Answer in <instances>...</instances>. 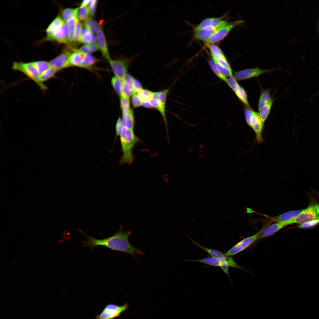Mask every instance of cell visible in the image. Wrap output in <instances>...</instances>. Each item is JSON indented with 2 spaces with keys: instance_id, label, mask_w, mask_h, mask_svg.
Here are the masks:
<instances>
[{
  "instance_id": "cell-1",
  "label": "cell",
  "mask_w": 319,
  "mask_h": 319,
  "mask_svg": "<svg viewBox=\"0 0 319 319\" xmlns=\"http://www.w3.org/2000/svg\"><path fill=\"white\" fill-rule=\"evenodd\" d=\"M123 227L121 226L119 230L113 235L101 239H97L81 232L86 237L85 241L81 242L83 247H88L92 250L96 247L102 246L112 250L126 253L132 256L139 263L136 258V254L141 255L145 253L139 248L133 246L129 241V237L131 234L129 230L125 232Z\"/></svg>"
},
{
  "instance_id": "cell-45",
  "label": "cell",
  "mask_w": 319,
  "mask_h": 319,
  "mask_svg": "<svg viewBox=\"0 0 319 319\" xmlns=\"http://www.w3.org/2000/svg\"><path fill=\"white\" fill-rule=\"evenodd\" d=\"M149 102L152 108L158 110L162 116V105L159 99L158 98H152Z\"/></svg>"
},
{
  "instance_id": "cell-53",
  "label": "cell",
  "mask_w": 319,
  "mask_h": 319,
  "mask_svg": "<svg viewBox=\"0 0 319 319\" xmlns=\"http://www.w3.org/2000/svg\"><path fill=\"white\" fill-rule=\"evenodd\" d=\"M134 78L130 74H127L124 77L123 81L125 82L133 84Z\"/></svg>"
},
{
  "instance_id": "cell-47",
  "label": "cell",
  "mask_w": 319,
  "mask_h": 319,
  "mask_svg": "<svg viewBox=\"0 0 319 319\" xmlns=\"http://www.w3.org/2000/svg\"><path fill=\"white\" fill-rule=\"evenodd\" d=\"M124 126L122 119L119 118L117 120L115 126L116 135V136H120Z\"/></svg>"
},
{
  "instance_id": "cell-55",
  "label": "cell",
  "mask_w": 319,
  "mask_h": 319,
  "mask_svg": "<svg viewBox=\"0 0 319 319\" xmlns=\"http://www.w3.org/2000/svg\"><path fill=\"white\" fill-rule=\"evenodd\" d=\"M144 107L148 108H153L149 101L142 102V105Z\"/></svg>"
},
{
  "instance_id": "cell-23",
  "label": "cell",
  "mask_w": 319,
  "mask_h": 319,
  "mask_svg": "<svg viewBox=\"0 0 319 319\" xmlns=\"http://www.w3.org/2000/svg\"><path fill=\"white\" fill-rule=\"evenodd\" d=\"M83 25L85 27L94 33L97 32L102 27L96 21L91 18L85 20L83 22Z\"/></svg>"
},
{
  "instance_id": "cell-27",
  "label": "cell",
  "mask_w": 319,
  "mask_h": 319,
  "mask_svg": "<svg viewBox=\"0 0 319 319\" xmlns=\"http://www.w3.org/2000/svg\"><path fill=\"white\" fill-rule=\"evenodd\" d=\"M184 261L198 262L207 264L208 265L216 266H220L221 263V261L220 258H218L213 257L206 258L199 260H187Z\"/></svg>"
},
{
  "instance_id": "cell-5",
  "label": "cell",
  "mask_w": 319,
  "mask_h": 319,
  "mask_svg": "<svg viewBox=\"0 0 319 319\" xmlns=\"http://www.w3.org/2000/svg\"><path fill=\"white\" fill-rule=\"evenodd\" d=\"M265 226L258 232L254 235L245 238L233 246L229 250L224 254L225 256H229L235 255L244 250L255 241L259 239L260 235L262 231L266 227Z\"/></svg>"
},
{
  "instance_id": "cell-24",
  "label": "cell",
  "mask_w": 319,
  "mask_h": 319,
  "mask_svg": "<svg viewBox=\"0 0 319 319\" xmlns=\"http://www.w3.org/2000/svg\"><path fill=\"white\" fill-rule=\"evenodd\" d=\"M97 61V60L92 56L86 53L79 67L90 69Z\"/></svg>"
},
{
  "instance_id": "cell-50",
  "label": "cell",
  "mask_w": 319,
  "mask_h": 319,
  "mask_svg": "<svg viewBox=\"0 0 319 319\" xmlns=\"http://www.w3.org/2000/svg\"><path fill=\"white\" fill-rule=\"evenodd\" d=\"M223 257L220 258L221 261L220 267L223 271L229 277V267L227 263L224 261Z\"/></svg>"
},
{
  "instance_id": "cell-38",
  "label": "cell",
  "mask_w": 319,
  "mask_h": 319,
  "mask_svg": "<svg viewBox=\"0 0 319 319\" xmlns=\"http://www.w3.org/2000/svg\"><path fill=\"white\" fill-rule=\"evenodd\" d=\"M154 92L148 90L143 89L137 93L143 102L149 101L151 99Z\"/></svg>"
},
{
  "instance_id": "cell-2",
  "label": "cell",
  "mask_w": 319,
  "mask_h": 319,
  "mask_svg": "<svg viewBox=\"0 0 319 319\" xmlns=\"http://www.w3.org/2000/svg\"><path fill=\"white\" fill-rule=\"evenodd\" d=\"M120 136L123 152V156L120 162L123 164H130L134 159L132 152L133 148L139 139L134 134V130L124 127Z\"/></svg>"
},
{
  "instance_id": "cell-40",
  "label": "cell",
  "mask_w": 319,
  "mask_h": 319,
  "mask_svg": "<svg viewBox=\"0 0 319 319\" xmlns=\"http://www.w3.org/2000/svg\"><path fill=\"white\" fill-rule=\"evenodd\" d=\"M213 60L222 75L225 77L232 75L231 68H226L220 64L215 59H213Z\"/></svg>"
},
{
  "instance_id": "cell-15",
  "label": "cell",
  "mask_w": 319,
  "mask_h": 319,
  "mask_svg": "<svg viewBox=\"0 0 319 319\" xmlns=\"http://www.w3.org/2000/svg\"><path fill=\"white\" fill-rule=\"evenodd\" d=\"M97 45L103 56L108 61L111 59L110 56L105 37L102 27L97 32Z\"/></svg>"
},
{
  "instance_id": "cell-6",
  "label": "cell",
  "mask_w": 319,
  "mask_h": 319,
  "mask_svg": "<svg viewBox=\"0 0 319 319\" xmlns=\"http://www.w3.org/2000/svg\"><path fill=\"white\" fill-rule=\"evenodd\" d=\"M319 220V210L317 204H312L302 210L293 223L302 224L313 220Z\"/></svg>"
},
{
  "instance_id": "cell-56",
  "label": "cell",
  "mask_w": 319,
  "mask_h": 319,
  "mask_svg": "<svg viewBox=\"0 0 319 319\" xmlns=\"http://www.w3.org/2000/svg\"><path fill=\"white\" fill-rule=\"evenodd\" d=\"M318 208L319 210V204H317Z\"/></svg>"
},
{
  "instance_id": "cell-49",
  "label": "cell",
  "mask_w": 319,
  "mask_h": 319,
  "mask_svg": "<svg viewBox=\"0 0 319 319\" xmlns=\"http://www.w3.org/2000/svg\"><path fill=\"white\" fill-rule=\"evenodd\" d=\"M133 86L135 92L138 93L143 89L142 85L137 79H134L133 83Z\"/></svg>"
},
{
  "instance_id": "cell-4",
  "label": "cell",
  "mask_w": 319,
  "mask_h": 319,
  "mask_svg": "<svg viewBox=\"0 0 319 319\" xmlns=\"http://www.w3.org/2000/svg\"><path fill=\"white\" fill-rule=\"evenodd\" d=\"M135 56L130 57H120L115 60L109 61L115 77L123 80L127 74L128 67Z\"/></svg>"
},
{
  "instance_id": "cell-37",
  "label": "cell",
  "mask_w": 319,
  "mask_h": 319,
  "mask_svg": "<svg viewBox=\"0 0 319 319\" xmlns=\"http://www.w3.org/2000/svg\"><path fill=\"white\" fill-rule=\"evenodd\" d=\"M135 93V92L133 88V84L127 83L123 81L121 95L130 97Z\"/></svg>"
},
{
  "instance_id": "cell-3",
  "label": "cell",
  "mask_w": 319,
  "mask_h": 319,
  "mask_svg": "<svg viewBox=\"0 0 319 319\" xmlns=\"http://www.w3.org/2000/svg\"><path fill=\"white\" fill-rule=\"evenodd\" d=\"M12 68L14 71H19L25 74L33 81L43 92L47 90V86L40 81V74L32 62L14 61L12 64Z\"/></svg>"
},
{
  "instance_id": "cell-9",
  "label": "cell",
  "mask_w": 319,
  "mask_h": 319,
  "mask_svg": "<svg viewBox=\"0 0 319 319\" xmlns=\"http://www.w3.org/2000/svg\"><path fill=\"white\" fill-rule=\"evenodd\" d=\"M232 22H227L226 20H223L217 25L210 26L194 30L195 38L197 39L205 41L216 32L221 28L229 24Z\"/></svg>"
},
{
  "instance_id": "cell-32",
  "label": "cell",
  "mask_w": 319,
  "mask_h": 319,
  "mask_svg": "<svg viewBox=\"0 0 319 319\" xmlns=\"http://www.w3.org/2000/svg\"><path fill=\"white\" fill-rule=\"evenodd\" d=\"M271 98L269 92L268 90H264L261 92L258 103V110L259 111L268 102Z\"/></svg>"
},
{
  "instance_id": "cell-13",
  "label": "cell",
  "mask_w": 319,
  "mask_h": 319,
  "mask_svg": "<svg viewBox=\"0 0 319 319\" xmlns=\"http://www.w3.org/2000/svg\"><path fill=\"white\" fill-rule=\"evenodd\" d=\"M69 33V27L65 22L56 31L48 40L68 44Z\"/></svg>"
},
{
  "instance_id": "cell-12",
  "label": "cell",
  "mask_w": 319,
  "mask_h": 319,
  "mask_svg": "<svg viewBox=\"0 0 319 319\" xmlns=\"http://www.w3.org/2000/svg\"><path fill=\"white\" fill-rule=\"evenodd\" d=\"M242 22L243 21L241 20L232 22L231 23L221 28L206 40L205 41V43L206 44H212L221 40L227 35L232 29Z\"/></svg>"
},
{
  "instance_id": "cell-44",
  "label": "cell",
  "mask_w": 319,
  "mask_h": 319,
  "mask_svg": "<svg viewBox=\"0 0 319 319\" xmlns=\"http://www.w3.org/2000/svg\"><path fill=\"white\" fill-rule=\"evenodd\" d=\"M209 63L211 68L217 76L221 79L226 82V77L221 74L213 60H210L209 61Z\"/></svg>"
},
{
  "instance_id": "cell-43",
  "label": "cell",
  "mask_w": 319,
  "mask_h": 319,
  "mask_svg": "<svg viewBox=\"0 0 319 319\" xmlns=\"http://www.w3.org/2000/svg\"><path fill=\"white\" fill-rule=\"evenodd\" d=\"M223 260L227 263L228 267H232L241 269L244 270L243 268L237 264L231 256H225L223 257Z\"/></svg>"
},
{
  "instance_id": "cell-29",
  "label": "cell",
  "mask_w": 319,
  "mask_h": 319,
  "mask_svg": "<svg viewBox=\"0 0 319 319\" xmlns=\"http://www.w3.org/2000/svg\"><path fill=\"white\" fill-rule=\"evenodd\" d=\"M240 101L247 108H250L249 104L247 95L245 89L240 86L234 92Z\"/></svg>"
},
{
  "instance_id": "cell-8",
  "label": "cell",
  "mask_w": 319,
  "mask_h": 319,
  "mask_svg": "<svg viewBox=\"0 0 319 319\" xmlns=\"http://www.w3.org/2000/svg\"><path fill=\"white\" fill-rule=\"evenodd\" d=\"M73 49L70 47L64 49L58 56L50 61L51 67L59 71L71 66L69 58Z\"/></svg>"
},
{
  "instance_id": "cell-18",
  "label": "cell",
  "mask_w": 319,
  "mask_h": 319,
  "mask_svg": "<svg viewBox=\"0 0 319 319\" xmlns=\"http://www.w3.org/2000/svg\"><path fill=\"white\" fill-rule=\"evenodd\" d=\"M121 119L124 127L134 130L135 120L133 112L131 109L128 111L123 113Z\"/></svg>"
},
{
  "instance_id": "cell-30",
  "label": "cell",
  "mask_w": 319,
  "mask_h": 319,
  "mask_svg": "<svg viewBox=\"0 0 319 319\" xmlns=\"http://www.w3.org/2000/svg\"><path fill=\"white\" fill-rule=\"evenodd\" d=\"M57 71L53 68L51 67L45 72L40 74L39 79L40 81L43 83L50 79L54 77Z\"/></svg>"
},
{
  "instance_id": "cell-16",
  "label": "cell",
  "mask_w": 319,
  "mask_h": 319,
  "mask_svg": "<svg viewBox=\"0 0 319 319\" xmlns=\"http://www.w3.org/2000/svg\"><path fill=\"white\" fill-rule=\"evenodd\" d=\"M287 225L286 223L282 222H276L271 224L263 229L259 239H263L272 235Z\"/></svg>"
},
{
  "instance_id": "cell-51",
  "label": "cell",
  "mask_w": 319,
  "mask_h": 319,
  "mask_svg": "<svg viewBox=\"0 0 319 319\" xmlns=\"http://www.w3.org/2000/svg\"><path fill=\"white\" fill-rule=\"evenodd\" d=\"M252 111V110L250 108H246L244 110V113L246 121L247 123L249 126L250 124V120Z\"/></svg>"
},
{
  "instance_id": "cell-34",
  "label": "cell",
  "mask_w": 319,
  "mask_h": 319,
  "mask_svg": "<svg viewBox=\"0 0 319 319\" xmlns=\"http://www.w3.org/2000/svg\"><path fill=\"white\" fill-rule=\"evenodd\" d=\"M120 97V106L122 113L129 110L130 108V97L123 95Z\"/></svg>"
},
{
  "instance_id": "cell-14",
  "label": "cell",
  "mask_w": 319,
  "mask_h": 319,
  "mask_svg": "<svg viewBox=\"0 0 319 319\" xmlns=\"http://www.w3.org/2000/svg\"><path fill=\"white\" fill-rule=\"evenodd\" d=\"M302 210H296L287 211L277 216L271 218V222H282L287 225L293 224L296 217L300 213Z\"/></svg>"
},
{
  "instance_id": "cell-35",
  "label": "cell",
  "mask_w": 319,
  "mask_h": 319,
  "mask_svg": "<svg viewBox=\"0 0 319 319\" xmlns=\"http://www.w3.org/2000/svg\"><path fill=\"white\" fill-rule=\"evenodd\" d=\"M98 48L97 45L95 43L88 44L82 46L77 50L81 52L89 54L97 51Z\"/></svg>"
},
{
  "instance_id": "cell-36",
  "label": "cell",
  "mask_w": 319,
  "mask_h": 319,
  "mask_svg": "<svg viewBox=\"0 0 319 319\" xmlns=\"http://www.w3.org/2000/svg\"><path fill=\"white\" fill-rule=\"evenodd\" d=\"M76 9L70 8L65 9L62 12V18L65 22H66L72 17H76Z\"/></svg>"
},
{
  "instance_id": "cell-19",
  "label": "cell",
  "mask_w": 319,
  "mask_h": 319,
  "mask_svg": "<svg viewBox=\"0 0 319 319\" xmlns=\"http://www.w3.org/2000/svg\"><path fill=\"white\" fill-rule=\"evenodd\" d=\"M225 17V14L219 17L209 18L204 19L195 27L194 30L200 29L203 27L217 25Z\"/></svg>"
},
{
  "instance_id": "cell-26",
  "label": "cell",
  "mask_w": 319,
  "mask_h": 319,
  "mask_svg": "<svg viewBox=\"0 0 319 319\" xmlns=\"http://www.w3.org/2000/svg\"><path fill=\"white\" fill-rule=\"evenodd\" d=\"M273 103V100L271 98L268 102L259 111L261 119L264 123L269 114Z\"/></svg>"
},
{
  "instance_id": "cell-17",
  "label": "cell",
  "mask_w": 319,
  "mask_h": 319,
  "mask_svg": "<svg viewBox=\"0 0 319 319\" xmlns=\"http://www.w3.org/2000/svg\"><path fill=\"white\" fill-rule=\"evenodd\" d=\"M65 22L60 15L55 18L46 29V36L44 40L48 41L56 31Z\"/></svg>"
},
{
  "instance_id": "cell-28",
  "label": "cell",
  "mask_w": 319,
  "mask_h": 319,
  "mask_svg": "<svg viewBox=\"0 0 319 319\" xmlns=\"http://www.w3.org/2000/svg\"><path fill=\"white\" fill-rule=\"evenodd\" d=\"M40 74L51 67L50 62L45 61H38L31 62Z\"/></svg>"
},
{
  "instance_id": "cell-22",
  "label": "cell",
  "mask_w": 319,
  "mask_h": 319,
  "mask_svg": "<svg viewBox=\"0 0 319 319\" xmlns=\"http://www.w3.org/2000/svg\"><path fill=\"white\" fill-rule=\"evenodd\" d=\"M74 52L70 57L69 61L71 66L79 67L86 53L80 52L76 49Z\"/></svg>"
},
{
  "instance_id": "cell-11",
  "label": "cell",
  "mask_w": 319,
  "mask_h": 319,
  "mask_svg": "<svg viewBox=\"0 0 319 319\" xmlns=\"http://www.w3.org/2000/svg\"><path fill=\"white\" fill-rule=\"evenodd\" d=\"M274 70V69H262L257 67L237 71L235 73V77L238 80H242L257 77L261 74L269 73Z\"/></svg>"
},
{
  "instance_id": "cell-31",
  "label": "cell",
  "mask_w": 319,
  "mask_h": 319,
  "mask_svg": "<svg viewBox=\"0 0 319 319\" xmlns=\"http://www.w3.org/2000/svg\"><path fill=\"white\" fill-rule=\"evenodd\" d=\"M76 17L79 20H86L89 15V9L86 6L76 8Z\"/></svg>"
},
{
  "instance_id": "cell-21",
  "label": "cell",
  "mask_w": 319,
  "mask_h": 319,
  "mask_svg": "<svg viewBox=\"0 0 319 319\" xmlns=\"http://www.w3.org/2000/svg\"><path fill=\"white\" fill-rule=\"evenodd\" d=\"M168 91L169 89H167L159 92V95L158 98L162 105V116L163 118L164 122L165 123L167 129V122L165 110L166 98Z\"/></svg>"
},
{
  "instance_id": "cell-46",
  "label": "cell",
  "mask_w": 319,
  "mask_h": 319,
  "mask_svg": "<svg viewBox=\"0 0 319 319\" xmlns=\"http://www.w3.org/2000/svg\"><path fill=\"white\" fill-rule=\"evenodd\" d=\"M131 102L134 108L142 105V101L137 93H135L132 96Z\"/></svg>"
},
{
  "instance_id": "cell-25",
  "label": "cell",
  "mask_w": 319,
  "mask_h": 319,
  "mask_svg": "<svg viewBox=\"0 0 319 319\" xmlns=\"http://www.w3.org/2000/svg\"><path fill=\"white\" fill-rule=\"evenodd\" d=\"M188 237L192 241V242L197 246L206 252L209 253L212 257L218 258H222L224 256V254L222 252L218 250L208 248L201 245L196 242L193 240L191 238Z\"/></svg>"
},
{
  "instance_id": "cell-10",
  "label": "cell",
  "mask_w": 319,
  "mask_h": 319,
  "mask_svg": "<svg viewBox=\"0 0 319 319\" xmlns=\"http://www.w3.org/2000/svg\"><path fill=\"white\" fill-rule=\"evenodd\" d=\"M263 124L264 123L261 119L259 113L252 110L249 126L254 131L255 135V140L259 144L263 141L262 134Z\"/></svg>"
},
{
  "instance_id": "cell-42",
  "label": "cell",
  "mask_w": 319,
  "mask_h": 319,
  "mask_svg": "<svg viewBox=\"0 0 319 319\" xmlns=\"http://www.w3.org/2000/svg\"><path fill=\"white\" fill-rule=\"evenodd\" d=\"M226 82L234 92L240 86L232 75L230 76L228 79H227Z\"/></svg>"
},
{
  "instance_id": "cell-33",
  "label": "cell",
  "mask_w": 319,
  "mask_h": 319,
  "mask_svg": "<svg viewBox=\"0 0 319 319\" xmlns=\"http://www.w3.org/2000/svg\"><path fill=\"white\" fill-rule=\"evenodd\" d=\"M111 82L113 89L117 94L120 96L122 94L123 80L114 77L112 79Z\"/></svg>"
},
{
  "instance_id": "cell-7",
  "label": "cell",
  "mask_w": 319,
  "mask_h": 319,
  "mask_svg": "<svg viewBox=\"0 0 319 319\" xmlns=\"http://www.w3.org/2000/svg\"><path fill=\"white\" fill-rule=\"evenodd\" d=\"M128 307V305L127 304L122 306L109 304L106 305L100 313L96 316V319H114L119 316Z\"/></svg>"
},
{
  "instance_id": "cell-48",
  "label": "cell",
  "mask_w": 319,
  "mask_h": 319,
  "mask_svg": "<svg viewBox=\"0 0 319 319\" xmlns=\"http://www.w3.org/2000/svg\"><path fill=\"white\" fill-rule=\"evenodd\" d=\"M319 223V220H313L300 224L298 227L301 228H308L314 227Z\"/></svg>"
},
{
  "instance_id": "cell-52",
  "label": "cell",
  "mask_w": 319,
  "mask_h": 319,
  "mask_svg": "<svg viewBox=\"0 0 319 319\" xmlns=\"http://www.w3.org/2000/svg\"><path fill=\"white\" fill-rule=\"evenodd\" d=\"M97 3V1L94 0L93 3L89 8V15L92 17L94 15L95 12Z\"/></svg>"
},
{
  "instance_id": "cell-54",
  "label": "cell",
  "mask_w": 319,
  "mask_h": 319,
  "mask_svg": "<svg viewBox=\"0 0 319 319\" xmlns=\"http://www.w3.org/2000/svg\"><path fill=\"white\" fill-rule=\"evenodd\" d=\"M94 0H83L82 2L80 7L86 6L88 8L93 3Z\"/></svg>"
},
{
  "instance_id": "cell-41",
  "label": "cell",
  "mask_w": 319,
  "mask_h": 319,
  "mask_svg": "<svg viewBox=\"0 0 319 319\" xmlns=\"http://www.w3.org/2000/svg\"><path fill=\"white\" fill-rule=\"evenodd\" d=\"M207 45L210 51L211 55L221 56H224L221 49L214 43L207 44Z\"/></svg>"
},
{
  "instance_id": "cell-20",
  "label": "cell",
  "mask_w": 319,
  "mask_h": 319,
  "mask_svg": "<svg viewBox=\"0 0 319 319\" xmlns=\"http://www.w3.org/2000/svg\"><path fill=\"white\" fill-rule=\"evenodd\" d=\"M96 40V38L92 32L86 27L82 29L80 42L91 44L95 42Z\"/></svg>"
},
{
  "instance_id": "cell-39",
  "label": "cell",
  "mask_w": 319,
  "mask_h": 319,
  "mask_svg": "<svg viewBox=\"0 0 319 319\" xmlns=\"http://www.w3.org/2000/svg\"><path fill=\"white\" fill-rule=\"evenodd\" d=\"M82 29V24L78 21L76 25L74 31V40L76 43L80 42Z\"/></svg>"
}]
</instances>
